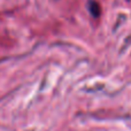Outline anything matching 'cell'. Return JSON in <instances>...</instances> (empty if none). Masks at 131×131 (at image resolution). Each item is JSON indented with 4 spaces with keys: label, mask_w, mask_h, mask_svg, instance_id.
<instances>
[{
    "label": "cell",
    "mask_w": 131,
    "mask_h": 131,
    "mask_svg": "<svg viewBox=\"0 0 131 131\" xmlns=\"http://www.w3.org/2000/svg\"><path fill=\"white\" fill-rule=\"evenodd\" d=\"M89 10L91 12V14H92L93 16H99L100 14V6L98 2L93 1V0H91L90 2H89Z\"/></svg>",
    "instance_id": "obj_1"
}]
</instances>
